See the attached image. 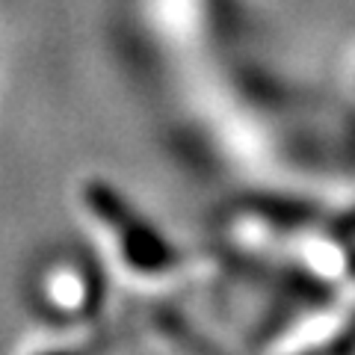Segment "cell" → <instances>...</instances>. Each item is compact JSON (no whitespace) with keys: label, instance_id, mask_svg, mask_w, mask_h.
I'll list each match as a JSON object with an SVG mask.
<instances>
[{"label":"cell","instance_id":"1","mask_svg":"<svg viewBox=\"0 0 355 355\" xmlns=\"http://www.w3.org/2000/svg\"><path fill=\"white\" fill-rule=\"evenodd\" d=\"M80 207L116 266L133 282L163 284L184 272L187 254L157 219H151L130 196L101 178L80 187Z\"/></svg>","mask_w":355,"mask_h":355},{"label":"cell","instance_id":"2","mask_svg":"<svg viewBox=\"0 0 355 355\" xmlns=\"http://www.w3.org/2000/svg\"><path fill=\"white\" fill-rule=\"evenodd\" d=\"M107 296L104 272L98 258L80 249H53L36 263L30 275L33 311L51 326L80 329L101 314Z\"/></svg>","mask_w":355,"mask_h":355}]
</instances>
